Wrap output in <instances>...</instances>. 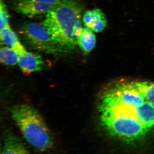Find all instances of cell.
Returning a JSON list of instances; mask_svg holds the SVG:
<instances>
[{"instance_id":"cell-1","label":"cell","mask_w":154,"mask_h":154,"mask_svg":"<svg viewBox=\"0 0 154 154\" xmlns=\"http://www.w3.org/2000/svg\"><path fill=\"white\" fill-rule=\"evenodd\" d=\"M82 8L78 0H61L46 14L42 24L62 51L72 50L77 43Z\"/></svg>"},{"instance_id":"cell-2","label":"cell","mask_w":154,"mask_h":154,"mask_svg":"<svg viewBox=\"0 0 154 154\" xmlns=\"http://www.w3.org/2000/svg\"><path fill=\"white\" fill-rule=\"evenodd\" d=\"M98 107L102 126L113 136L133 141L143 137L149 130L138 120L136 107L114 102Z\"/></svg>"},{"instance_id":"cell-3","label":"cell","mask_w":154,"mask_h":154,"mask_svg":"<svg viewBox=\"0 0 154 154\" xmlns=\"http://www.w3.org/2000/svg\"><path fill=\"white\" fill-rule=\"evenodd\" d=\"M11 114L23 137L31 146L42 151L52 146L51 134L35 108L28 104L18 105L13 107Z\"/></svg>"},{"instance_id":"cell-4","label":"cell","mask_w":154,"mask_h":154,"mask_svg":"<svg viewBox=\"0 0 154 154\" xmlns=\"http://www.w3.org/2000/svg\"><path fill=\"white\" fill-rule=\"evenodd\" d=\"M19 33L25 43L34 49L51 54L62 51L42 24L27 22Z\"/></svg>"},{"instance_id":"cell-5","label":"cell","mask_w":154,"mask_h":154,"mask_svg":"<svg viewBox=\"0 0 154 154\" xmlns=\"http://www.w3.org/2000/svg\"><path fill=\"white\" fill-rule=\"evenodd\" d=\"M117 102L131 107H137L146 101L133 82L118 84L107 91Z\"/></svg>"},{"instance_id":"cell-6","label":"cell","mask_w":154,"mask_h":154,"mask_svg":"<svg viewBox=\"0 0 154 154\" xmlns=\"http://www.w3.org/2000/svg\"><path fill=\"white\" fill-rule=\"evenodd\" d=\"M61 0H16L15 11L25 17H32L46 14Z\"/></svg>"},{"instance_id":"cell-7","label":"cell","mask_w":154,"mask_h":154,"mask_svg":"<svg viewBox=\"0 0 154 154\" xmlns=\"http://www.w3.org/2000/svg\"><path fill=\"white\" fill-rule=\"evenodd\" d=\"M18 64L22 72L26 75L41 71L45 67L44 60L41 56L26 50L19 54Z\"/></svg>"},{"instance_id":"cell-8","label":"cell","mask_w":154,"mask_h":154,"mask_svg":"<svg viewBox=\"0 0 154 154\" xmlns=\"http://www.w3.org/2000/svg\"><path fill=\"white\" fill-rule=\"evenodd\" d=\"M83 22L85 28L96 33L102 32L107 25L105 14L100 9L97 8L86 12L83 15Z\"/></svg>"},{"instance_id":"cell-9","label":"cell","mask_w":154,"mask_h":154,"mask_svg":"<svg viewBox=\"0 0 154 154\" xmlns=\"http://www.w3.org/2000/svg\"><path fill=\"white\" fill-rule=\"evenodd\" d=\"M1 154H30L17 136L12 132L6 134Z\"/></svg>"},{"instance_id":"cell-10","label":"cell","mask_w":154,"mask_h":154,"mask_svg":"<svg viewBox=\"0 0 154 154\" xmlns=\"http://www.w3.org/2000/svg\"><path fill=\"white\" fill-rule=\"evenodd\" d=\"M137 118L149 130L154 126V105L145 101L136 107Z\"/></svg>"},{"instance_id":"cell-11","label":"cell","mask_w":154,"mask_h":154,"mask_svg":"<svg viewBox=\"0 0 154 154\" xmlns=\"http://www.w3.org/2000/svg\"><path fill=\"white\" fill-rule=\"evenodd\" d=\"M0 37L1 41L4 44L8 47L13 48L18 54L26 51L16 33L10 26L1 30Z\"/></svg>"},{"instance_id":"cell-12","label":"cell","mask_w":154,"mask_h":154,"mask_svg":"<svg viewBox=\"0 0 154 154\" xmlns=\"http://www.w3.org/2000/svg\"><path fill=\"white\" fill-rule=\"evenodd\" d=\"M77 43L84 53L91 52L96 44V36L94 31L88 28H82L77 37Z\"/></svg>"},{"instance_id":"cell-13","label":"cell","mask_w":154,"mask_h":154,"mask_svg":"<svg viewBox=\"0 0 154 154\" xmlns=\"http://www.w3.org/2000/svg\"><path fill=\"white\" fill-rule=\"evenodd\" d=\"M19 54L11 48H1L0 50V60L3 64L8 66H14L18 63Z\"/></svg>"},{"instance_id":"cell-14","label":"cell","mask_w":154,"mask_h":154,"mask_svg":"<svg viewBox=\"0 0 154 154\" xmlns=\"http://www.w3.org/2000/svg\"><path fill=\"white\" fill-rule=\"evenodd\" d=\"M133 83L146 101L154 105V82H139Z\"/></svg>"},{"instance_id":"cell-15","label":"cell","mask_w":154,"mask_h":154,"mask_svg":"<svg viewBox=\"0 0 154 154\" xmlns=\"http://www.w3.org/2000/svg\"><path fill=\"white\" fill-rule=\"evenodd\" d=\"M10 17L7 7L3 0L0 2V21L1 30L9 27V19Z\"/></svg>"}]
</instances>
